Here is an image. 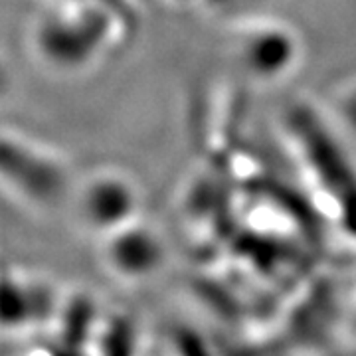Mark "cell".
<instances>
[{
    "label": "cell",
    "instance_id": "6da1fadb",
    "mask_svg": "<svg viewBox=\"0 0 356 356\" xmlns=\"http://www.w3.org/2000/svg\"><path fill=\"white\" fill-rule=\"evenodd\" d=\"M77 177L58 147L16 129H0V192L38 214L70 206Z\"/></svg>",
    "mask_w": 356,
    "mask_h": 356
},
{
    "label": "cell",
    "instance_id": "7a4b0ae2",
    "mask_svg": "<svg viewBox=\"0 0 356 356\" xmlns=\"http://www.w3.org/2000/svg\"><path fill=\"white\" fill-rule=\"evenodd\" d=\"M103 32L93 18L76 10L44 13L32 26L30 50L46 70L56 74H76L88 70L102 54Z\"/></svg>",
    "mask_w": 356,
    "mask_h": 356
},
{
    "label": "cell",
    "instance_id": "3957f363",
    "mask_svg": "<svg viewBox=\"0 0 356 356\" xmlns=\"http://www.w3.org/2000/svg\"><path fill=\"white\" fill-rule=\"evenodd\" d=\"M70 206L83 228L103 238L140 216V192L131 175L102 166L77 178Z\"/></svg>",
    "mask_w": 356,
    "mask_h": 356
},
{
    "label": "cell",
    "instance_id": "277c9868",
    "mask_svg": "<svg viewBox=\"0 0 356 356\" xmlns=\"http://www.w3.org/2000/svg\"><path fill=\"white\" fill-rule=\"evenodd\" d=\"M291 127L299 131L297 137L301 140L307 165L315 172L317 182L323 188H329V198L337 202L339 214L344 208L341 220L356 234V170L348 163V156L311 113L295 123L291 121Z\"/></svg>",
    "mask_w": 356,
    "mask_h": 356
},
{
    "label": "cell",
    "instance_id": "5b68a950",
    "mask_svg": "<svg viewBox=\"0 0 356 356\" xmlns=\"http://www.w3.org/2000/svg\"><path fill=\"white\" fill-rule=\"evenodd\" d=\"M107 259L125 275H145L163 257V243L140 216L103 236Z\"/></svg>",
    "mask_w": 356,
    "mask_h": 356
},
{
    "label": "cell",
    "instance_id": "8992f818",
    "mask_svg": "<svg viewBox=\"0 0 356 356\" xmlns=\"http://www.w3.org/2000/svg\"><path fill=\"white\" fill-rule=\"evenodd\" d=\"M293 60H295L293 36L280 28L254 30L242 42V62L257 76H280L291 65Z\"/></svg>",
    "mask_w": 356,
    "mask_h": 356
},
{
    "label": "cell",
    "instance_id": "52a82bcc",
    "mask_svg": "<svg viewBox=\"0 0 356 356\" xmlns=\"http://www.w3.org/2000/svg\"><path fill=\"white\" fill-rule=\"evenodd\" d=\"M14 88V72L6 56L0 51V102H4Z\"/></svg>",
    "mask_w": 356,
    "mask_h": 356
}]
</instances>
